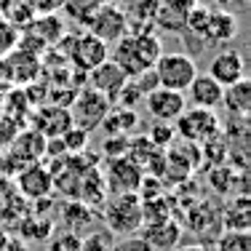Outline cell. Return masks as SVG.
<instances>
[{
    "label": "cell",
    "instance_id": "cell-1",
    "mask_svg": "<svg viewBox=\"0 0 251 251\" xmlns=\"http://www.w3.org/2000/svg\"><path fill=\"white\" fill-rule=\"evenodd\" d=\"M152 75L158 80V88H169V91L184 94L187 86L193 83V77L198 75L195 59H190L187 53H160V59L152 64Z\"/></svg>",
    "mask_w": 251,
    "mask_h": 251
},
{
    "label": "cell",
    "instance_id": "cell-2",
    "mask_svg": "<svg viewBox=\"0 0 251 251\" xmlns=\"http://www.w3.org/2000/svg\"><path fill=\"white\" fill-rule=\"evenodd\" d=\"M219 118L214 110H201V107H187L174 123V134H179L187 145H206V142L219 136Z\"/></svg>",
    "mask_w": 251,
    "mask_h": 251
},
{
    "label": "cell",
    "instance_id": "cell-3",
    "mask_svg": "<svg viewBox=\"0 0 251 251\" xmlns=\"http://www.w3.org/2000/svg\"><path fill=\"white\" fill-rule=\"evenodd\" d=\"M107 230L115 235H136L145 219H142V201L136 195H115L104 206Z\"/></svg>",
    "mask_w": 251,
    "mask_h": 251
},
{
    "label": "cell",
    "instance_id": "cell-4",
    "mask_svg": "<svg viewBox=\"0 0 251 251\" xmlns=\"http://www.w3.org/2000/svg\"><path fill=\"white\" fill-rule=\"evenodd\" d=\"M110 115V101H107L101 94L91 91H80L73 101V110H70V118H73V126L75 128H83V131H94L97 126L104 123V118Z\"/></svg>",
    "mask_w": 251,
    "mask_h": 251
},
{
    "label": "cell",
    "instance_id": "cell-5",
    "mask_svg": "<svg viewBox=\"0 0 251 251\" xmlns=\"http://www.w3.org/2000/svg\"><path fill=\"white\" fill-rule=\"evenodd\" d=\"M86 32H91L104 46H115L123 35H128V22H126L123 8H118V5H101L97 14L91 16V22L86 25Z\"/></svg>",
    "mask_w": 251,
    "mask_h": 251
},
{
    "label": "cell",
    "instance_id": "cell-6",
    "mask_svg": "<svg viewBox=\"0 0 251 251\" xmlns=\"http://www.w3.org/2000/svg\"><path fill=\"white\" fill-rule=\"evenodd\" d=\"M67 59L75 67H80L83 73H91L94 67H99L101 62L110 59V51L91 32H80V35L67 40Z\"/></svg>",
    "mask_w": 251,
    "mask_h": 251
},
{
    "label": "cell",
    "instance_id": "cell-7",
    "mask_svg": "<svg viewBox=\"0 0 251 251\" xmlns=\"http://www.w3.org/2000/svg\"><path fill=\"white\" fill-rule=\"evenodd\" d=\"M145 107L152 115L155 123H176V118L187 110V99L179 91H169V88H155L145 97Z\"/></svg>",
    "mask_w": 251,
    "mask_h": 251
},
{
    "label": "cell",
    "instance_id": "cell-8",
    "mask_svg": "<svg viewBox=\"0 0 251 251\" xmlns=\"http://www.w3.org/2000/svg\"><path fill=\"white\" fill-rule=\"evenodd\" d=\"M206 75H211L222 88L243 80V77H246V62H243V53L235 51V49H222L219 53H214Z\"/></svg>",
    "mask_w": 251,
    "mask_h": 251
},
{
    "label": "cell",
    "instance_id": "cell-9",
    "mask_svg": "<svg viewBox=\"0 0 251 251\" xmlns=\"http://www.w3.org/2000/svg\"><path fill=\"white\" fill-rule=\"evenodd\" d=\"M142 182V169L134 158H112L107 166V184L115 195H134Z\"/></svg>",
    "mask_w": 251,
    "mask_h": 251
},
{
    "label": "cell",
    "instance_id": "cell-10",
    "mask_svg": "<svg viewBox=\"0 0 251 251\" xmlns=\"http://www.w3.org/2000/svg\"><path fill=\"white\" fill-rule=\"evenodd\" d=\"M222 94H225V88L219 86L211 75L198 73L193 77V83L187 86V91H184V99L190 101V107L217 110V107H222Z\"/></svg>",
    "mask_w": 251,
    "mask_h": 251
},
{
    "label": "cell",
    "instance_id": "cell-11",
    "mask_svg": "<svg viewBox=\"0 0 251 251\" xmlns=\"http://www.w3.org/2000/svg\"><path fill=\"white\" fill-rule=\"evenodd\" d=\"M142 238L152 251H174L182 243V227L174 219H160V222L142 225Z\"/></svg>",
    "mask_w": 251,
    "mask_h": 251
},
{
    "label": "cell",
    "instance_id": "cell-12",
    "mask_svg": "<svg viewBox=\"0 0 251 251\" xmlns=\"http://www.w3.org/2000/svg\"><path fill=\"white\" fill-rule=\"evenodd\" d=\"M126 80H128V77H126L110 59L101 62L99 67H94L91 73H88V88L101 94L107 101L118 99V94H121V88L126 86Z\"/></svg>",
    "mask_w": 251,
    "mask_h": 251
},
{
    "label": "cell",
    "instance_id": "cell-13",
    "mask_svg": "<svg viewBox=\"0 0 251 251\" xmlns=\"http://www.w3.org/2000/svg\"><path fill=\"white\" fill-rule=\"evenodd\" d=\"M198 35L208 40V43H225L238 35V19L230 11H206V22Z\"/></svg>",
    "mask_w": 251,
    "mask_h": 251
},
{
    "label": "cell",
    "instance_id": "cell-14",
    "mask_svg": "<svg viewBox=\"0 0 251 251\" xmlns=\"http://www.w3.org/2000/svg\"><path fill=\"white\" fill-rule=\"evenodd\" d=\"M51 187H53L51 171L43 169V166H38V163L27 166V169L19 174V190H22V195H27V198H32V201L46 198V195L51 193Z\"/></svg>",
    "mask_w": 251,
    "mask_h": 251
},
{
    "label": "cell",
    "instance_id": "cell-15",
    "mask_svg": "<svg viewBox=\"0 0 251 251\" xmlns=\"http://www.w3.org/2000/svg\"><path fill=\"white\" fill-rule=\"evenodd\" d=\"M14 147H11V152H14V158L19 160V163H27V166H32L35 160L40 158V155L46 152V147H49V142H46V136L43 134H38V131H25V134H19V136H14ZM14 160V163H16Z\"/></svg>",
    "mask_w": 251,
    "mask_h": 251
},
{
    "label": "cell",
    "instance_id": "cell-16",
    "mask_svg": "<svg viewBox=\"0 0 251 251\" xmlns=\"http://www.w3.org/2000/svg\"><path fill=\"white\" fill-rule=\"evenodd\" d=\"M222 104L230 115L249 118V112H251V83H249V77H243V80H238V83H232V86L225 88Z\"/></svg>",
    "mask_w": 251,
    "mask_h": 251
},
{
    "label": "cell",
    "instance_id": "cell-17",
    "mask_svg": "<svg viewBox=\"0 0 251 251\" xmlns=\"http://www.w3.org/2000/svg\"><path fill=\"white\" fill-rule=\"evenodd\" d=\"M222 225H225V230H230V232H249V227H251V203H249L246 195L235 198L230 206H227Z\"/></svg>",
    "mask_w": 251,
    "mask_h": 251
},
{
    "label": "cell",
    "instance_id": "cell-18",
    "mask_svg": "<svg viewBox=\"0 0 251 251\" xmlns=\"http://www.w3.org/2000/svg\"><path fill=\"white\" fill-rule=\"evenodd\" d=\"M62 8L67 11V16L73 22L86 27L88 22H91V16L101 8V0H64Z\"/></svg>",
    "mask_w": 251,
    "mask_h": 251
},
{
    "label": "cell",
    "instance_id": "cell-19",
    "mask_svg": "<svg viewBox=\"0 0 251 251\" xmlns=\"http://www.w3.org/2000/svg\"><path fill=\"white\" fill-rule=\"evenodd\" d=\"M64 225H67V230H77V227H83V225H88L94 219V211L88 208V203H77V201H73V203H67L64 206Z\"/></svg>",
    "mask_w": 251,
    "mask_h": 251
},
{
    "label": "cell",
    "instance_id": "cell-20",
    "mask_svg": "<svg viewBox=\"0 0 251 251\" xmlns=\"http://www.w3.org/2000/svg\"><path fill=\"white\" fill-rule=\"evenodd\" d=\"M214 251H251V235L249 232H230L225 230L217 238V249Z\"/></svg>",
    "mask_w": 251,
    "mask_h": 251
},
{
    "label": "cell",
    "instance_id": "cell-21",
    "mask_svg": "<svg viewBox=\"0 0 251 251\" xmlns=\"http://www.w3.org/2000/svg\"><path fill=\"white\" fill-rule=\"evenodd\" d=\"M83 238L73 230H59L49 238V251H80Z\"/></svg>",
    "mask_w": 251,
    "mask_h": 251
},
{
    "label": "cell",
    "instance_id": "cell-22",
    "mask_svg": "<svg viewBox=\"0 0 251 251\" xmlns=\"http://www.w3.org/2000/svg\"><path fill=\"white\" fill-rule=\"evenodd\" d=\"M112 241H115V238H112L110 232H91L88 238H83L80 251H110Z\"/></svg>",
    "mask_w": 251,
    "mask_h": 251
},
{
    "label": "cell",
    "instance_id": "cell-23",
    "mask_svg": "<svg viewBox=\"0 0 251 251\" xmlns=\"http://www.w3.org/2000/svg\"><path fill=\"white\" fill-rule=\"evenodd\" d=\"M110 251H152V249L145 243L142 235H123V238H118V241H112Z\"/></svg>",
    "mask_w": 251,
    "mask_h": 251
},
{
    "label": "cell",
    "instance_id": "cell-24",
    "mask_svg": "<svg viewBox=\"0 0 251 251\" xmlns=\"http://www.w3.org/2000/svg\"><path fill=\"white\" fill-rule=\"evenodd\" d=\"M174 139V126H169V123H155V128H152V145L155 147H163V145H169V142Z\"/></svg>",
    "mask_w": 251,
    "mask_h": 251
},
{
    "label": "cell",
    "instance_id": "cell-25",
    "mask_svg": "<svg viewBox=\"0 0 251 251\" xmlns=\"http://www.w3.org/2000/svg\"><path fill=\"white\" fill-rule=\"evenodd\" d=\"M174 251H208V249L201 246V243H193V246H176Z\"/></svg>",
    "mask_w": 251,
    "mask_h": 251
},
{
    "label": "cell",
    "instance_id": "cell-26",
    "mask_svg": "<svg viewBox=\"0 0 251 251\" xmlns=\"http://www.w3.org/2000/svg\"><path fill=\"white\" fill-rule=\"evenodd\" d=\"M123 3H128V0H101V5H118V8H121Z\"/></svg>",
    "mask_w": 251,
    "mask_h": 251
},
{
    "label": "cell",
    "instance_id": "cell-27",
    "mask_svg": "<svg viewBox=\"0 0 251 251\" xmlns=\"http://www.w3.org/2000/svg\"><path fill=\"white\" fill-rule=\"evenodd\" d=\"M5 246H8V235L0 230V251H5Z\"/></svg>",
    "mask_w": 251,
    "mask_h": 251
},
{
    "label": "cell",
    "instance_id": "cell-28",
    "mask_svg": "<svg viewBox=\"0 0 251 251\" xmlns=\"http://www.w3.org/2000/svg\"><path fill=\"white\" fill-rule=\"evenodd\" d=\"M208 3H217V5H227L230 0H208Z\"/></svg>",
    "mask_w": 251,
    "mask_h": 251
}]
</instances>
